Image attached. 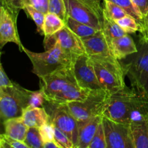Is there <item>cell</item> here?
Wrapping results in <instances>:
<instances>
[{
  "instance_id": "obj_1",
  "label": "cell",
  "mask_w": 148,
  "mask_h": 148,
  "mask_svg": "<svg viewBox=\"0 0 148 148\" xmlns=\"http://www.w3.org/2000/svg\"><path fill=\"white\" fill-rule=\"evenodd\" d=\"M103 116L130 124L148 119V95L134 87H127L108 95Z\"/></svg>"
},
{
  "instance_id": "obj_2",
  "label": "cell",
  "mask_w": 148,
  "mask_h": 148,
  "mask_svg": "<svg viewBox=\"0 0 148 148\" xmlns=\"http://www.w3.org/2000/svg\"><path fill=\"white\" fill-rule=\"evenodd\" d=\"M40 89L47 101L55 103H67L83 101L88 98L90 90L78 84L74 66L56 71L51 75L40 77Z\"/></svg>"
},
{
  "instance_id": "obj_3",
  "label": "cell",
  "mask_w": 148,
  "mask_h": 148,
  "mask_svg": "<svg viewBox=\"0 0 148 148\" xmlns=\"http://www.w3.org/2000/svg\"><path fill=\"white\" fill-rule=\"evenodd\" d=\"M33 65L32 72L38 77L51 75L56 71L75 65L77 57L65 51L60 45L55 42L50 49L44 52L36 53L23 48Z\"/></svg>"
},
{
  "instance_id": "obj_4",
  "label": "cell",
  "mask_w": 148,
  "mask_h": 148,
  "mask_svg": "<svg viewBox=\"0 0 148 148\" xmlns=\"http://www.w3.org/2000/svg\"><path fill=\"white\" fill-rule=\"evenodd\" d=\"M137 49L128 62L121 64L131 86L148 95V38L140 36Z\"/></svg>"
},
{
  "instance_id": "obj_5",
  "label": "cell",
  "mask_w": 148,
  "mask_h": 148,
  "mask_svg": "<svg viewBox=\"0 0 148 148\" xmlns=\"http://www.w3.org/2000/svg\"><path fill=\"white\" fill-rule=\"evenodd\" d=\"M30 90L14 82L11 87H0V118L2 122L9 119L22 116L29 106Z\"/></svg>"
},
{
  "instance_id": "obj_6",
  "label": "cell",
  "mask_w": 148,
  "mask_h": 148,
  "mask_svg": "<svg viewBox=\"0 0 148 148\" xmlns=\"http://www.w3.org/2000/svg\"><path fill=\"white\" fill-rule=\"evenodd\" d=\"M90 58L98 80L108 95L114 93L126 86L125 71L119 61Z\"/></svg>"
},
{
  "instance_id": "obj_7",
  "label": "cell",
  "mask_w": 148,
  "mask_h": 148,
  "mask_svg": "<svg viewBox=\"0 0 148 148\" xmlns=\"http://www.w3.org/2000/svg\"><path fill=\"white\" fill-rule=\"evenodd\" d=\"M108 93L104 89L91 90L83 101L67 103L71 113L79 124L85 122L96 116L103 115L104 105Z\"/></svg>"
},
{
  "instance_id": "obj_8",
  "label": "cell",
  "mask_w": 148,
  "mask_h": 148,
  "mask_svg": "<svg viewBox=\"0 0 148 148\" xmlns=\"http://www.w3.org/2000/svg\"><path fill=\"white\" fill-rule=\"evenodd\" d=\"M45 108L55 127L65 133L76 147L78 138L79 123L71 113L66 103H55L47 101Z\"/></svg>"
},
{
  "instance_id": "obj_9",
  "label": "cell",
  "mask_w": 148,
  "mask_h": 148,
  "mask_svg": "<svg viewBox=\"0 0 148 148\" xmlns=\"http://www.w3.org/2000/svg\"><path fill=\"white\" fill-rule=\"evenodd\" d=\"M102 123L108 148H135L130 124L116 121L104 116Z\"/></svg>"
},
{
  "instance_id": "obj_10",
  "label": "cell",
  "mask_w": 148,
  "mask_h": 148,
  "mask_svg": "<svg viewBox=\"0 0 148 148\" xmlns=\"http://www.w3.org/2000/svg\"><path fill=\"white\" fill-rule=\"evenodd\" d=\"M55 42H57L65 51L77 58L87 53L82 39L66 26L52 36H45L43 41L45 49H50Z\"/></svg>"
},
{
  "instance_id": "obj_11",
  "label": "cell",
  "mask_w": 148,
  "mask_h": 148,
  "mask_svg": "<svg viewBox=\"0 0 148 148\" xmlns=\"http://www.w3.org/2000/svg\"><path fill=\"white\" fill-rule=\"evenodd\" d=\"M75 77L78 84L85 89H103L98 79L91 58L88 54L79 56L74 65Z\"/></svg>"
},
{
  "instance_id": "obj_12",
  "label": "cell",
  "mask_w": 148,
  "mask_h": 148,
  "mask_svg": "<svg viewBox=\"0 0 148 148\" xmlns=\"http://www.w3.org/2000/svg\"><path fill=\"white\" fill-rule=\"evenodd\" d=\"M68 16L97 30H102L103 16L79 0H64Z\"/></svg>"
},
{
  "instance_id": "obj_13",
  "label": "cell",
  "mask_w": 148,
  "mask_h": 148,
  "mask_svg": "<svg viewBox=\"0 0 148 148\" xmlns=\"http://www.w3.org/2000/svg\"><path fill=\"white\" fill-rule=\"evenodd\" d=\"M17 19L11 12L1 5L0 8V49L7 43H14L23 51L24 46L22 45L17 28Z\"/></svg>"
},
{
  "instance_id": "obj_14",
  "label": "cell",
  "mask_w": 148,
  "mask_h": 148,
  "mask_svg": "<svg viewBox=\"0 0 148 148\" xmlns=\"http://www.w3.org/2000/svg\"><path fill=\"white\" fill-rule=\"evenodd\" d=\"M82 39L87 54L90 57L119 61L113 53L102 30H98L92 36Z\"/></svg>"
},
{
  "instance_id": "obj_15",
  "label": "cell",
  "mask_w": 148,
  "mask_h": 148,
  "mask_svg": "<svg viewBox=\"0 0 148 148\" xmlns=\"http://www.w3.org/2000/svg\"><path fill=\"white\" fill-rule=\"evenodd\" d=\"M103 115L96 116L85 122L79 124L77 143L75 148H89L100 123L102 121Z\"/></svg>"
},
{
  "instance_id": "obj_16",
  "label": "cell",
  "mask_w": 148,
  "mask_h": 148,
  "mask_svg": "<svg viewBox=\"0 0 148 148\" xmlns=\"http://www.w3.org/2000/svg\"><path fill=\"white\" fill-rule=\"evenodd\" d=\"M111 49L115 57L119 61L137 53L138 51L137 45L128 33L114 38L111 42Z\"/></svg>"
},
{
  "instance_id": "obj_17",
  "label": "cell",
  "mask_w": 148,
  "mask_h": 148,
  "mask_svg": "<svg viewBox=\"0 0 148 148\" xmlns=\"http://www.w3.org/2000/svg\"><path fill=\"white\" fill-rule=\"evenodd\" d=\"M22 117L26 125L30 127L39 128L43 124L50 122L51 117L45 107L37 108L28 106L23 110Z\"/></svg>"
},
{
  "instance_id": "obj_18",
  "label": "cell",
  "mask_w": 148,
  "mask_h": 148,
  "mask_svg": "<svg viewBox=\"0 0 148 148\" xmlns=\"http://www.w3.org/2000/svg\"><path fill=\"white\" fill-rule=\"evenodd\" d=\"M3 123L4 134L15 140L24 142L28 127L23 121L22 116L9 119Z\"/></svg>"
},
{
  "instance_id": "obj_19",
  "label": "cell",
  "mask_w": 148,
  "mask_h": 148,
  "mask_svg": "<svg viewBox=\"0 0 148 148\" xmlns=\"http://www.w3.org/2000/svg\"><path fill=\"white\" fill-rule=\"evenodd\" d=\"M135 148H148V119L130 124Z\"/></svg>"
},
{
  "instance_id": "obj_20",
  "label": "cell",
  "mask_w": 148,
  "mask_h": 148,
  "mask_svg": "<svg viewBox=\"0 0 148 148\" xmlns=\"http://www.w3.org/2000/svg\"><path fill=\"white\" fill-rule=\"evenodd\" d=\"M102 31L108 44L110 45V47H111V42L114 38L127 34L115 20H113L111 17L107 14L104 10L103 13Z\"/></svg>"
},
{
  "instance_id": "obj_21",
  "label": "cell",
  "mask_w": 148,
  "mask_h": 148,
  "mask_svg": "<svg viewBox=\"0 0 148 148\" xmlns=\"http://www.w3.org/2000/svg\"><path fill=\"white\" fill-rule=\"evenodd\" d=\"M66 26V22L54 13L48 12L45 15L44 36H50L55 34Z\"/></svg>"
},
{
  "instance_id": "obj_22",
  "label": "cell",
  "mask_w": 148,
  "mask_h": 148,
  "mask_svg": "<svg viewBox=\"0 0 148 148\" xmlns=\"http://www.w3.org/2000/svg\"><path fill=\"white\" fill-rule=\"evenodd\" d=\"M65 22H66V27H69L72 31H73L81 38L89 37L98 31V30L97 29L94 28L88 25L77 21L69 16H68Z\"/></svg>"
},
{
  "instance_id": "obj_23",
  "label": "cell",
  "mask_w": 148,
  "mask_h": 148,
  "mask_svg": "<svg viewBox=\"0 0 148 148\" xmlns=\"http://www.w3.org/2000/svg\"><path fill=\"white\" fill-rule=\"evenodd\" d=\"M23 10L26 12V14L33 19L35 22L37 27V32L41 36H44V20L46 14L43 13L42 12L39 11L37 9L35 8L31 4L26 3L23 7Z\"/></svg>"
},
{
  "instance_id": "obj_24",
  "label": "cell",
  "mask_w": 148,
  "mask_h": 148,
  "mask_svg": "<svg viewBox=\"0 0 148 148\" xmlns=\"http://www.w3.org/2000/svg\"><path fill=\"white\" fill-rule=\"evenodd\" d=\"M24 143L29 148H43V142L39 129L36 127H30L27 132Z\"/></svg>"
},
{
  "instance_id": "obj_25",
  "label": "cell",
  "mask_w": 148,
  "mask_h": 148,
  "mask_svg": "<svg viewBox=\"0 0 148 148\" xmlns=\"http://www.w3.org/2000/svg\"><path fill=\"white\" fill-rule=\"evenodd\" d=\"M108 1H111L121 7L127 14L135 18L140 23H140L143 21V17L139 10L136 8L132 0H108Z\"/></svg>"
},
{
  "instance_id": "obj_26",
  "label": "cell",
  "mask_w": 148,
  "mask_h": 148,
  "mask_svg": "<svg viewBox=\"0 0 148 148\" xmlns=\"http://www.w3.org/2000/svg\"><path fill=\"white\" fill-rule=\"evenodd\" d=\"M116 22L128 34L129 33H135L136 32L140 31V23L135 18L132 17L130 14H127L124 17L116 20Z\"/></svg>"
},
{
  "instance_id": "obj_27",
  "label": "cell",
  "mask_w": 148,
  "mask_h": 148,
  "mask_svg": "<svg viewBox=\"0 0 148 148\" xmlns=\"http://www.w3.org/2000/svg\"><path fill=\"white\" fill-rule=\"evenodd\" d=\"M103 10L107 14L115 21L128 14L121 7L108 0H104Z\"/></svg>"
},
{
  "instance_id": "obj_28",
  "label": "cell",
  "mask_w": 148,
  "mask_h": 148,
  "mask_svg": "<svg viewBox=\"0 0 148 148\" xmlns=\"http://www.w3.org/2000/svg\"><path fill=\"white\" fill-rule=\"evenodd\" d=\"M49 12L54 13L66 21L68 14L64 0H49Z\"/></svg>"
},
{
  "instance_id": "obj_29",
  "label": "cell",
  "mask_w": 148,
  "mask_h": 148,
  "mask_svg": "<svg viewBox=\"0 0 148 148\" xmlns=\"http://www.w3.org/2000/svg\"><path fill=\"white\" fill-rule=\"evenodd\" d=\"M89 148H108L102 121L100 123L99 126L98 127L93 138L90 144Z\"/></svg>"
},
{
  "instance_id": "obj_30",
  "label": "cell",
  "mask_w": 148,
  "mask_h": 148,
  "mask_svg": "<svg viewBox=\"0 0 148 148\" xmlns=\"http://www.w3.org/2000/svg\"><path fill=\"white\" fill-rule=\"evenodd\" d=\"M26 3H27V0H1V5L5 7L16 18Z\"/></svg>"
},
{
  "instance_id": "obj_31",
  "label": "cell",
  "mask_w": 148,
  "mask_h": 148,
  "mask_svg": "<svg viewBox=\"0 0 148 148\" xmlns=\"http://www.w3.org/2000/svg\"><path fill=\"white\" fill-rule=\"evenodd\" d=\"M0 147L1 148H29L24 142L15 140L4 134L0 136Z\"/></svg>"
},
{
  "instance_id": "obj_32",
  "label": "cell",
  "mask_w": 148,
  "mask_h": 148,
  "mask_svg": "<svg viewBox=\"0 0 148 148\" xmlns=\"http://www.w3.org/2000/svg\"><path fill=\"white\" fill-rule=\"evenodd\" d=\"M47 101L46 100L43 91L41 90L36 91L30 90L29 106L37 108H43L45 106Z\"/></svg>"
},
{
  "instance_id": "obj_33",
  "label": "cell",
  "mask_w": 148,
  "mask_h": 148,
  "mask_svg": "<svg viewBox=\"0 0 148 148\" xmlns=\"http://www.w3.org/2000/svg\"><path fill=\"white\" fill-rule=\"evenodd\" d=\"M54 140L62 148H75V145L72 140L64 132L56 127H54Z\"/></svg>"
},
{
  "instance_id": "obj_34",
  "label": "cell",
  "mask_w": 148,
  "mask_h": 148,
  "mask_svg": "<svg viewBox=\"0 0 148 148\" xmlns=\"http://www.w3.org/2000/svg\"><path fill=\"white\" fill-rule=\"evenodd\" d=\"M54 127L55 126L51 121L50 122L46 123L38 128L44 143L54 140Z\"/></svg>"
},
{
  "instance_id": "obj_35",
  "label": "cell",
  "mask_w": 148,
  "mask_h": 148,
  "mask_svg": "<svg viewBox=\"0 0 148 148\" xmlns=\"http://www.w3.org/2000/svg\"><path fill=\"white\" fill-rule=\"evenodd\" d=\"M79 1L89 6L92 10H95L96 12L103 16V5H102V2H104V0H79Z\"/></svg>"
},
{
  "instance_id": "obj_36",
  "label": "cell",
  "mask_w": 148,
  "mask_h": 148,
  "mask_svg": "<svg viewBox=\"0 0 148 148\" xmlns=\"http://www.w3.org/2000/svg\"><path fill=\"white\" fill-rule=\"evenodd\" d=\"M27 3L44 14L49 12V0H27Z\"/></svg>"
},
{
  "instance_id": "obj_37",
  "label": "cell",
  "mask_w": 148,
  "mask_h": 148,
  "mask_svg": "<svg viewBox=\"0 0 148 148\" xmlns=\"http://www.w3.org/2000/svg\"><path fill=\"white\" fill-rule=\"evenodd\" d=\"M136 8L139 10L143 17H145L148 12V0H132Z\"/></svg>"
},
{
  "instance_id": "obj_38",
  "label": "cell",
  "mask_w": 148,
  "mask_h": 148,
  "mask_svg": "<svg viewBox=\"0 0 148 148\" xmlns=\"http://www.w3.org/2000/svg\"><path fill=\"white\" fill-rule=\"evenodd\" d=\"M14 84L11 81L6 74L2 64H0V87H11Z\"/></svg>"
},
{
  "instance_id": "obj_39",
  "label": "cell",
  "mask_w": 148,
  "mask_h": 148,
  "mask_svg": "<svg viewBox=\"0 0 148 148\" xmlns=\"http://www.w3.org/2000/svg\"><path fill=\"white\" fill-rule=\"evenodd\" d=\"M140 36L145 38H148V12L145 17H143V20L142 23H140Z\"/></svg>"
},
{
  "instance_id": "obj_40",
  "label": "cell",
  "mask_w": 148,
  "mask_h": 148,
  "mask_svg": "<svg viewBox=\"0 0 148 148\" xmlns=\"http://www.w3.org/2000/svg\"><path fill=\"white\" fill-rule=\"evenodd\" d=\"M43 148H62V146L55 140L46 142L43 143Z\"/></svg>"
}]
</instances>
